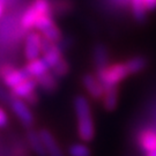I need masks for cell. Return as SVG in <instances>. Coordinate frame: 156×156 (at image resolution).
Wrapping results in <instances>:
<instances>
[{
	"instance_id": "9a60e30c",
	"label": "cell",
	"mask_w": 156,
	"mask_h": 156,
	"mask_svg": "<svg viewBox=\"0 0 156 156\" xmlns=\"http://www.w3.org/2000/svg\"><path fill=\"white\" fill-rule=\"evenodd\" d=\"M27 140H28L29 147L35 153L36 156H48L45 151L43 140L39 135V131H36L34 128H29L27 132Z\"/></svg>"
},
{
	"instance_id": "9c48e42d",
	"label": "cell",
	"mask_w": 156,
	"mask_h": 156,
	"mask_svg": "<svg viewBox=\"0 0 156 156\" xmlns=\"http://www.w3.org/2000/svg\"><path fill=\"white\" fill-rule=\"evenodd\" d=\"M42 55H43L44 62L48 64L50 69L52 67L56 66L57 64L64 58L62 46L59 44L51 43L45 38H43V44H42Z\"/></svg>"
},
{
	"instance_id": "d6986e66",
	"label": "cell",
	"mask_w": 156,
	"mask_h": 156,
	"mask_svg": "<svg viewBox=\"0 0 156 156\" xmlns=\"http://www.w3.org/2000/svg\"><path fill=\"white\" fill-rule=\"evenodd\" d=\"M129 7L136 22H144L147 17V9L144 0H129Z\"/></svg>"
},
{
	"instance_id": "7c38bea8",
	"label": "cell",
	"mask_w": 156,
	"mask_h": 156,
	"mask_svg": "<svg viewBox=\"0 0 156 156\" xmlns=\"http://www.w3.org/2000/svg\"><path fill=\"white\" fill-rule=\"evenodd\" d=\"M23 71L29 78L37 79L45 73L50 72V67L48 66V64L44 62L43 58H37L27 62L23 67Z\"/></svg>"
},
{
	"instance_id": "d4e9b609",
	"label": "cell",
	"mask_w": 156,
	"mask_h": 156,
	"mask_svg": "<svg viewBox=\"0 0 156 156\" xmlns=\"http://www.w3.org/2000/svg\"><path fill=\"white\" fill-rule=\"evenodd\" d=\"M111 1L116 6L122 7V8H125V7H128V6H129V0H111Z\"/></svg>"
},
{
	"instance_id": "277c9868",
	"label": "cell",
	"mask_w": 156,
	"mask_h": 156,
	"mask_svg": "<svg viewBox=\"0 0 156 156\" xmlns=\"http://www.w3.org/2000/svg\"><path fill=\"white\" fill-rule=\"evenodd\" d=\"M34 30L38 31L43 38H45L51 43H55V44L62 43V33L60 28L57 26L53 14H48V15L41 17L36 23Z\"/></svg>"
},
{
	"instance_id": "ac0fdd59",
	"label": "cell",
	"mask_w": 156,
	"mask_h": 156,
	"mask_svg": "<svg viewBox=\"0 0 156 156\" xmlns=\"http://www.w3.org/2000/svg\"><path fill=\"white\" fill-rule=\"evenodd\" d=\"M124 64L127 68L129 75H132V74H138L142 72L148 65V62L144 56H134L127 59Z\"/></svg>"
},
{
	"instance_id": "8fae6325",
	"label": "cell",
	"mask_w": 156,
	"mask_h": 156,
	"mask_svg": "<svg viewBox=\"0 0 156 156\" xmlns=\"http://www.w3.org/2000/svg\"><path fill=\"white\" fill-rule=\"evenodd\" d=\"M39 135L43 140L48 156H65L59 144L57 142L56 138L53 136V134L51 133L49 129H45V128L39 129Z\"/></svg>"
},
{
	"instance_id": "4316f807",
	"label": "cell",
	"mask_w": 156,
	"mask_h": 156,
	"mask_svg": "<svg viewBox=\"0 0 156 156\" xmlns=\"http://www.w3.org/2000/svg\"><path fill=\"white\" fill-rule=\"evenodd\" d=\"M145 154H146V156H156V148L151 151H147V153H145Z\"/></svg>"
},
{
	"instance_id": "603a6c76",
	"label": "cell",
	"mask_w": 156,
	"mask_h": 156,
	"mask_svg": "<svg viewBox=\"0 0 156 156\" xmlns=\"http://www.w3.org/2000/svg\"><path fill=\"white\" fill-rule=\"evenodd\" d=\"M12 98V95L11 93H7L2 88H0V101H4V102H9Z\"/></svg>"
},
{
	"instance_id": "44dd1931",
	"label": "cell",
	"mask_w": 156,
	"mask_h": 156,
	"mask_svg": "<svg viewBox=\"0 0 156 156\" xmlns=\"http://www.w3.org/2000/svg\"><path fill=\"white\" fill-rule=\"evenodd\" d=\"M51 69H52L53 75H55L57 79L64 78V76H66L67 74H68V72H69V62H67L65 58H62V60L58 62L55 67H52Z\"/></svg>"
},
{
	"instance_id": "cb8c5ba5",
	"label": "cell",
	"mask_w": 156,
	"mask_h": 156,
	"mask_svg": "<svg viewBox=\"0 0 156 156\" xmlns=\"http://www.w3.org/2000/svg\"><path fill=\"white\" fill-rule=\"evenodd\" d=\"M147 11H154L156 9V0H144Z\"/></svg>"
},
{
	"instance_id": "e0dca14e",
	"label": "cell",
	"mask_w": 156,
	"mask_h": 156,
	"mask_svg": "<svg viewBox=\"0 0 156 156\" xmlns=\"http://www.w3.org/2000/svg\"><path fill=\"white\" fill-rule=\"evenodd\" d=\"M35 80H36L37 87H39L42 90H44L45 93H53L58 88V80L52 72L45 73Z\"/></svg>"
},
{
	"instance_id": "ba28073f",
	"label": "cell",
	"mask_w": 156,
	"mask_h": 156,
	"mask_svg": "<svg viewBox=\"0 0 156 156\" xmlns=\"http://www.w3.org/2000/svg\"><path fill=\"white\" fill-rule=\"evenodd\" d=\"M82 86L89 97L94 101H101L104 94V86L102 84L96 74L87 73L82 76Z\"/></svg>"
},
{
	"instance_id": "ffe728a7",
	"label": "cell",
	"mask_w": 156,
	"mask_h": 156,
	"mask_svg": "<svg viewBox=\"0 0 156 156\" xmlns=\"http://www.w3.org/2000/svg\"><path fill=\"white\" fill-rule=\"evenodd\" d=\"M69 156H91V151L84 144H73L68 148Z\"/></svg>"
},
{
	"instance_id": "484cf974",
	"label": "cell",
	"mask_w": 156,
	"mask_h": 156,
	"mask_svg": "<svg viewBox=\"0 0 156 156\" xmlns=\"http://www.w3.org/2000/svg\"><path fill=\"white\" fill-rule=\"evenodd\" d=\"M5 11V0H0V17L2 16Z\"/></svg>"
},
{
	"instance_id": "6da1fadb",
	"label": "cell",
	"mask_w": 156,
	"mask_h": 156,
	"mask_svg": "<svg viewBox=\"0 0 156 156\" xmlns=\"http://www.w3.org/2000/svg\"><path fill=\"white\" fill-rule=\"evenodd\" d=\"M74 111L76 116L79 138L83 142H90L95 136V124L89 101L82 95L74 98Z\"/></svg>"
},
{
	"instance_id": "2e32d148",
	"label": "cell",
	"mask_w": 156,
	"mask_h": 156,
	"mask_svg": "<svg viewBox=\"0 0 156 156\" xmlns=\"http://www.w3.org/2000/svg\"><path fill=\"white\" fill-rule=\"evenodd\" d=\"M118 98H119V90L118 86L116 87H108L104 89V94L102 97V105L106 111H113L118 104Z\"/></svg>"
},
{
	"instance_id": "7a4b0ae2",
	"label": "cell",
	"mask_w": 156,
	"mask_h": 156,
	"mask_svg": "<svg viewBox=\"0 0 156 156\" xmlns=\"http://www.w3.org/2000/svg\"><path fill=\"white\" fill-rule=\"evenodd\" d=\"M48 14H53L51 0H33L20 19L21 28L24 30H34L39 19ZM55 15V14H53Z\"/></svg>"
},
{
	"instance_id": "7402d4cb",
	"label": "cell",
	"mask_w": 156,
	"mask_h": 156,
	"mask_svg": "<svg viewBox=\"0 0 156 156\" xmlns=\"http://www.w3.org/2000/svg\"><path fill=\"white\" fill-rule=\"evenodd\" d=\"M8 125V115L2 106H0V128L6 127Z\"/></svg>"
},
{
	"instance_id": "4fadbf2b",
	"label": "cell",
	"mask_w": 156,
	"mask_h": 156,
	"mask_svg": "<svg viewBox=\"0 0 156 156\" xmlns=\"http://www.w3.org/2000/svg\"><path fill=\"white\" fill-rule=\"evenodd\" d=\"M138 145L142 151L147 153L156 148V129L154 128H144L138 134Z\"/></svg>"
},
{
	"instance_id": "3957f363",
	"label": "cell",
	"mask_w": 156,
	"mask_h": 156,
	"mask_svg": "<svg viewBox=\"0 0 156 156\" xmlns=\"http://www.w3.org/2000/svg\"><path fill=\"white\" fill-rule=\"evenodd\" d=\"M128 75L129 73L124 62L109 64L101 71L96 72V76L104 86V88L119 86V83L123 82Z\"/></svg>"
},
{
	"instance_id": "8992f818",
	"label": "cell",
	"mask_w": 156,
	"mask_h": 156,
	"mask_svg": "<svg viewBox=\"0 0 156 156\" xmlns=\"http://www.w3.org/2000/svg\"><path fill=\"white\" fill-rule=\"evenodd\" d=\"M42 44H43V37L38 31L30 30L26 35V38H24V57L28 62L39 58V56L42 55Z\"/></svg>"
},
{
	"instance_id": "52a82bcc",
	"label": "cell",
	"mask_w": 156,
	"mask_h": 156,
	"mask_svg": "<svg viewBox=\"0 0 156 156\" xmlns=\"http://www.w3.org/2000/svg\"><path fill=\"white\" fill-rule=\"evenodd\" d=\"M27 78L29 76H27L23 68H16L11 64H4L0 66V79L9 89L22 82Z\"/></svg>"
},
{
	"instance_id": "5b68a950",
	"label": "cell",
	"mask_w": 156,
	"mask_h": 156,
	"mask_svg": "<svg viewBox=\"0 0 156 156\" xmlns=\"http://www.w3.org/2000/svg\"><path fill=\"white\" fill-rule=\"evenodd\" d=\"M8 104H9V108L13 111V113L16 116V118L21 122L22 125L29 128L33 126L34 122H35V117H34L33 111L30 110V106L24 101L12 97L11 101L8 102Z\"/></svg>"
},
{
	"instance_id": "5bb4252c",
	"label": "cell",
	"mask_w": 156,
	"mask_h": 156,
	"mask_svg": "<svg viewBox=\"0 0 156 156\" xmlns=\"http://www.w3.org/2000/svg\"><path fill=\"white\" fill-rule=\"evenodd\" d=\"M109 51L106 49L105 45L96 44L93 49V64L96 69V72L101 71L102 68L109 65Z\"/></svg>"
},
{
	"instance_id": "30bf717a",
	"label": "cell",
	"mask_w": 156,
	"mask_h": 156,
	"mask_svg": "<svg viewBox=\"0 0 156 156\" xmlns=\"http://www.w3.org/2000/svg\"><path fill=\"white\" fill-rule=\"evenodd\" d=\"M36 88H37L36 80L31 78H27L26 80H23L22 82L16 84L15 87L11 88L9 93H11L12 97L20 98V100H26L29 95H31L33 93L36 91Z\"/></svg>"
}]
</instances>
